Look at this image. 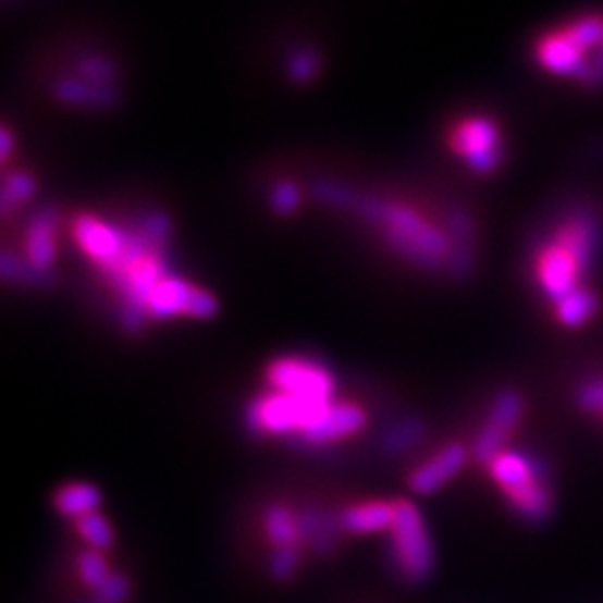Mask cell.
I'll use <instances>...</instances> for the list:
<instances>
[{"label": "cell", "mask_w": 603, "mask_h": 603, "mask_svg": "<svg viewBox=\"0 0 603 603\" xmlns=\"http://www.w3.org/2000/svg\"><path fill=\"white\" fill-rule=\"evenodd\" d=\"M365 214L392 244V248L409 257L414 264L429 271L450 267L460 275L467 271L456 242L454 220L452 231L445 233L422 210L401 201H367Z\"/></svg>", "instance_id": "1"}, {"label": "cell", "mask_w": 603, "mask_h": 603, "mask_svg": "<svg viewBox=\"0 0 603 603\" xmlns=\"http://www.w3.org/2000/svg\"><path fill=\"white\" fill-rule=\"evenodd\" d=\"M333 403L335 401L295 396L271 390L248 405L246 427L253 434L293 436L299 441L302 434L309 432Z\"/></svg>", "instance_id": "2"}, {"label": "cell", "mask_w": 603, "mask_h": 603, "mask_svg": "<svg viewBox=\"0 0 603 603\" xmlns=\"http://www.w3.org/2000/svg\"><path fill=\"white\" fill-rule=\"evenodd\" d=\"M392 550L398 573L420 583L434 570V543L427 532L422 514L409 501L396 503V521L392 526Z\"/></svg>", "instance_id": "3"}, {"label": "cell", "mask_w": 603, "mask_h": 603, "mask_svg": "<svg viewBox=\"0 0 603 603\" xmlns=\"http://www.w3.org/2000/svg\"><path fill=\"white\" fill-rule=\"evenodd\" d=\"M450 148L467 161L471 170L492 172L501 165L503 144L499 125L488 116H465L450 133Z\"/></svg>", "instance_id": "4"}, {"label": "cell", "mask_w": 603, "mask_h": 603, "mask_svg": "<svg viewBox=\"0 0 603 603\" xmlns=\"http://www.w3.org/2000/svg\"><path fill=\"white\" fill-rule=\"evenodd\" d=\"M218 313V299L208 291L170 275L163 280L146 305V318L170 320V318H197L206 320Z\"/></svg>", "instance_id": "5"}, {"label": "cell", "mask_w": 603, "mask_h": 603, "mask_svg": "<svg viewBox=\"0 0 603 603\" xmlns=\"http://www.w3.org/2000/svg\"><path fill=\"white\" fill-rule=\"evenodd\" d=\"M588 267L590 264L581 260L573 248L554 237L541 244L534 255L537 284L552 302L562 299L564 295L579 288V280Z\"/></svg>", "instance_id": "6"}, {"label": "cell", "mask_w": 603, "mask_h": 603, "mask_svg": "<svg viewBox=\"0 0 603 603\" xmlns=\"http://www.w3.org/2000/svg\"><path fill=\"white\" fill-rule=\"evenodd\" d=\"M267 380L271 390L295 396L333 401L335 394V378L331 371L309 358H280L271 362L267 369Z\"/></svg>", "instance_id": "7"}, {"label": "cell", "mask_w": 603, "mask_h": 603, "mask_svg": "<svg viewBox=\"0 0 603 603\" xmlns=\"http://www.w3.org/2000/svg\"><path fill=\"white\" fill-rule=\"evenodd\" d=\"M521 414L524 398L516 392L507 390L494 398L488 420L481 427L477 441H473V456H477L479 463L490 465L499 454H503V445L516 429V424H519Z\"/></svg>", "instance_id": "8"}, {"label": "cell", "mask_w": 603, "mask_h": 603, "mask_svg": "<svg viewBox=\"0 0 603 603\" xmlns=\"http://www.w3.org/2000/svg\"><path fill=\"white\" fill-rule=\"evenodd\" d=\"M534 57L537 63L554 76H570L583 81L590 67L588 54L577 46L564 27L543 34L537 40Z\"/></svg>", "instance_id": "9"}, {"label": "cell", "mask_w": 603, "mask_h": 603, "mask_svg": "<svg viewBox=\"0 0 603 603\" xmlns=\"http://www.w3.org/2000/svg\"><path fill=\"white\" fill-rule=\"evenodd\" d=\"M25 267H16L12 278L16 280H38L40 275H48L54 260H57V233H54V218L50 212H42L32 220L25 231L23 239Z\"/></svg>", "instance_id": "10"}, {"label": "cell", "mask_w": 603, "mask_h": 603, "mask_svg": "<svg viewBox=\"0 0 603 603\" xmlns=\"http://www.w3.org/2000/svg\"><path fill=\"white\" fill-rule=\"evenodd\" d=\"M367 427V414L362 407L354 403H333L320 420L302 434L299 443L307 447H324L337 443L342 439H349Z\"/></svg>", "instance_id": "11"}, {"label": "cell", "mask_w": 603, "mask_h": 603, "mask_svg": "<svg viewBox=\"0 0 603 603\" xmlns=\"http://www.w3.org/2000/svg\"><path fill=\"white\" fill-rule=\"evenodd\" d=\"M467 463V450L460 443H452L434 458L422 463L409 479V488L416 494H434L450 483Z\"/></svg>", "instance_id": "12"}, {"label": "cell", "mask_w": 603, "mask_h": 603, "mask_svg": "<svg viewBox=\"0 0 603 603\" xmlns=\"http://www.w3.org/2000/svg\"><path fill=\"white\" fill-rule=\"evenodd\" d=\"M488 467L494 481L503 490V494L524 488L526 483L537 479L539 473L547 471V467L539 458H532L519 452H503Z\"/></svg>", "instance_id": "13"}, {"label": "cell", "mask_w": 603, "mask_h": 603, "mask_svg": "<svg viewBox=\"0 0 603 603\" xmlns=\"http://www.w3.org/2000/svg\"><path fill=\"white\" fill-rule=\"evenodd\" d=\"M507 503L514 507V512L524 516L526 521L541 524L545 521L552 512V490H550V471L539 473L537 479L526 483L519 490H512L505 494Z\"/></svg>", "instance_id": "14"}, {"label": "cell", "mask_w": 603, "mask_h": 603, "mask_svg": "<svg viewBox=\"0 0 603 603\" xmlns=\"http://www.w3.org/2000/svg\"><path fill=\"white\" fill-rule=\"evenodd\" d=\"M394 521L396 503L392 501H369L342 512L344 532L352 534H373L382 530H392Z\"/></svg>", "instance_id": "15"}, {"label": "cell", "mask_w": 603, "mask_h": 603, "mask_svg": "<svg viewBox=\"0 0 603 603\" xmlns=\"http://www.w3.org/2000/svg\"><path fill=\"white\" fill-rule=\"evenodd\" d=\"M101 505V492L93 483H70L61 488L54 496V507L67 519H83V516L95 514Z\"/></svg>", "instance_id": "16"}, {"label": "cell", "mask_w": 603, "mask_h": 603, "mask_svg": "<svg viewBox=\"0 0 603 603\" xmlns=\"http://www.w3.org/2000/svg\"><path fill=\"white\" fill-rule=\"evenodd\" d=\"M556 305V320L566 327H581L586 324L599 309V297L590 288H575L573 293L564 295L554 302Z\"/></svg>", "instance_id": "17"}, {"label": "cell", "mask_w": 603, "mask_h": 603, "mask_svg": "<svg viewBox=\"0 0 603 603\" xmlns=\"http://www.w3.org/2000/svg\"><path fill=\"white\" fill-rule=\"evenodd\" d=\"M267 537L275 547H291L302 545L299 543V524L297 514H293L286 505H273L267 512L264 519Z\"/></svg>", "instance_id": "18"}, {"label": "cell", "mask_w": 603, "mask_h": 603, "mask_svg": "<svg viewBox=\"0 0 603 603\" xmlns=\"http://www.w3.org/2000/svg\"><path fill=\"white\" fill-rule=\"evenodd\" d=\"M422 432H424V427L420 420H416V418L403 420V422L394 424L392 429H386L380 439V447L386 454H401V452L409 450L422 436Z\"/></svg>", "instance_id": "19"}, {"label": "cell", "mask_w": 603, "mask_h": 603, "mask_svg": "<svg viewBox=\"0 0 603 603\" xmlns=\"http://www.w3.org/2000/svg\"><path fill=\"white\" fill-rule=\"evenodd\" d=\"M344 526H342V514L333 512V509H322V516H320V524H318V530L313 534V541L309 543V547L320 554V556H327L331 554L337 543H340V534H342Z\"/></svg>", "instance_id": "20"}, {"label": "cell", "mask_w": 603, "mask_h": 603, "mask_svg": "<svg viewBox=\"0 0 603 603\" xmlns=\"http://www.w3.org/2000/svg\"><path fill=\"white\" fill-rule=\"evenodd\" d=\"M76 530H78V534L85 541H88L90 550L103 552V550L112 547V543H114L112 528H110V524L103 519V516L99 512L88 514V516H83V519H78L76 521Z\"/></svg>", "instance_id": "21"}, {"label": "cell", "mask_w": 603, "mask_h": 603, "mask_svg": "<svg viewBox=\"0 0 603 603\" xmlns=\"http://www.w3.org/2000/svg\"><path fill=\"white\" fill-rule=\"evenodd\" d=\"M78 575H81L83 583L88 586L90 590H95V592L101 590V586L112 577L108 562L101 556V552H97V550L83 552L78 556Z\"/></svg>", "instance_id": "22"}, {"label": "cell", "mask_w": 603, "mask_h": 603, "mask_svg": "<svg viewBox=\"0 0 603 603\" xmlns=\"http://www.w3.org/2000/svg\"><path fill=\"white\" fill-rule=\"evenodd\" d=\"M299 562H302L299 545L275 547V552L271 556V564H269V573L275 581H288L297 573Z\"/></svg>", "instance_id": "23"}, {"label": "cell", "mask_w": 603, "mask_h": 603, "mask_svg": "<svg viewBox=\"0 0 603 603\" xmlns=\"http://www.w3.org/2000/svg\"><path fill=\"white\" fill-rule=\"evenodd\" d=\"M127 594H131V583L123 575L112 573V577L101 586V590L95 592L97 603H125Z\"/></svg>", "instance_id": "24"}, {"label": "cell", "mask_w": 603, "mask_h": 603, "mask_svg": "<svg viewBox=\"0 0 603 603\" xmlns=\"http://www.w3.org/2000/svg\"><path fill=\"white\" fill-rule=\"evenodd\" d=\"M577 403L583 411L603 414V380H592L583 384L577 394Z\"/></svg>", "instance_id": "25"}, {"label": "cell", "mask_w": 603, "mask_h": 603, "mask_svg": "<svg viewBox=\"0 0 603 603\" xmlns=\"http://www.w3.org/2000/svg\"><path fill=\"white\" fill-rule=\"evenodd\" d=\"M32 190H34V182L25 175H16L14 182L5 184V210L16 201L27 199L32 195Z\"/></svg>", "instance_id": "26"}, {"label": "cell", "mask_w": 603, "mask_h": 603, "mask_svg": "<svg viewBox=\"0 0 603 603\" xmlns=\"http://www.w3.org/2000/svg\"><path fill=\"white\" fill-rule=\"evenodd\" d=\"M295 201H297V195H295V190H293L291 184H286V188H282V190L275 195V206H278L280 210H291V208L295 206Z\"/></svg>", "instance_id": "27"}, {"label": "cell", "mask_w": 603, "mask_h": 603, "mask_svg": "<svg viewBox=\"0 0 603 603\" xmlns=\"http://www.w3.org/2000/svg\"><path fill=\"white\" fill-rule=\"evenodd\" d=\"M601 81H603V48H601V52H599L596 61L592 63V67L588 70V76H586V81H583V83L594 85V83H601Z\"/></svg>", "instance_id": "28"}, {"label": "cell", "mask_w": 603, "mask_h": 603, "mask_svg": "<svg viewBox=\"0 0 603 603\" xmlns=\"http://www.w3.org/2000/svg\"><path fill=\"white\" fill-rule=\"evenodd\" d=\"M93 603H97V601H93Z\"/></svg>", "instance_id": "29"}]
</instances>
